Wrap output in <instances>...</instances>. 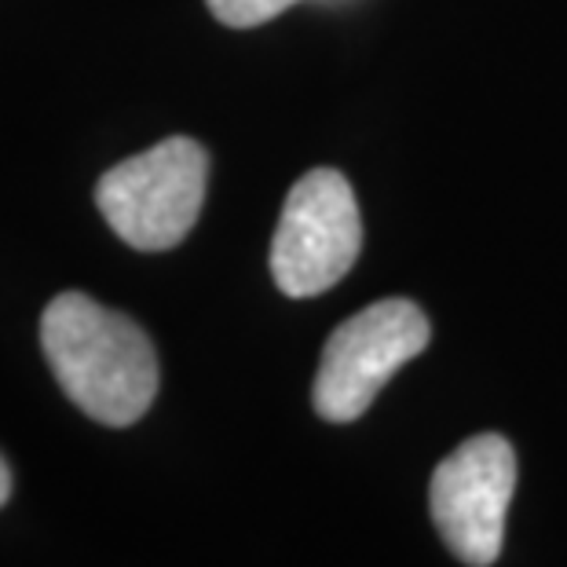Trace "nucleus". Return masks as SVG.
<instances>
[{
    "label": "nucleus",
    "instance_id": "423d86ee",
    "mask_svg": "<svg viewBox=\"0 0 567 567\" xmlns=\"http://www.w3.org/2000/svg\"><path fill=\"white\" fill-rule=\"evenodd\" d=\"M209 11L224 27H235V30H249V27H260L275 16H282L289 4L297 0H205Z\"/></svg>",
    "mask_w": 567,
    "mask_h": 567
},
{
    "label": "nucleus",
    "instance_id": "20e7f679",
    "mask_svg": "<svg viewBox=\"0 0 567 567\" xmlns=\"http://www.w3.org/2000/svg\"><path fill=\"white\" fill-rule=\"evenodd\" d=\"M363 220L352 184L337 168H311L293 184L271 238V279L286 297H319L352 271Z\"/></svg>",
    "mask_w": 567,
    "mask_h": 567
},
{
    "label": "nucleus",
    "instance_id": "f257e3e1",
    "mask_svg": "<svg viewBox=\"0 0 567 567\" xmlns=\"http://www.w3.org/2000/svg\"><path fill=\"white\" fill-rule=\"evenodd\" d=\"M41 348L66 400L100 425H136L158 395L151 337L122 311L74 289L44 308Z\"/></svg>",
    "mask_w": 567,
    "mask_h": 567
},
{
    "label": "nucleus",
    "instance_id": "f03ea898",
    "mask_svg": "<svg viewBox=\"0 0 567 567\" xmlns=\"http://www.w3.org/2000/svg\"><path fill=\"white\" fill-rule=\"evenodd\" d=\"M209 154L198 140L168 136L136 158L106 168L95 184V205L114 235L143 252L179 246L198 224Z\"/></svg>",
    "mask_w": 567,
    "mask_h": 567
},
{
    "label": "nucleus",
    "instance_id": "7ed1b4c3",
    "mask_svg": "<svg viewBox=\"0 0 567 567\" xmlns=\"http://www.w3.org/2000/svg\"><path fill=\"white\" fill-rule=\"evenodd\" d=\"M429 319L414 300L389 297L344 319L322 348L311 403L316 414L348 425L363 417L378 392L429 348Z\"/></svg>",
    "mask_w": 567,
    "mask_h": 567
},
{
    "label": "nucleus",
    "instance_id": "39448f33",
    "mask_svg": "<svg viewBox=\"0 0 567 567\" xmlns=\"http://www.w3.org/2000/svg\"><path fill=\"white\" fill-rule=\"evenodd\" d=\"M516 491L513 443L498 432L465 440L432 473L429 509L443 546L468 567H491L505 542Z\"/></svg>",
    "mask_w": 567,
    "mask_h": 567
},
{
    "label": "nucleus",
    "instance_id": "0eeeda50",
    "mask_svg": "<svg viewBox=\"0 0 567 567\" xmlns=\"http://www.w3.org/2000/svg\"><path fill=\"white\" fill-rule=\"evenodd\" d=\"M11 498V468H8V462L0 457V505H4Z\"/></svg>",
    "mask_w": 567,
    "mask_h": 567
}]
</instances>
